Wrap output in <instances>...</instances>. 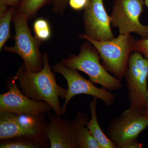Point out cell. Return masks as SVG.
Listing matches in <instances>:
<instances>
[{
  "mask_svg": "<svg viewBox=\"0 0 148 148\" xmlns=\"http://www.w3.org/2000/svg\"><path fill=\"white\" fill-rule=\"evenodd\" d=\"M43 67L38 72H33L22 66L15 75L19 87L24 95L34 101L47 103L56 113L62 115L59 98L65 99L68 89L59 86L54 72L51 69L48 54H43Z\"/></svg>",
  "mask_w": 148,
  "mask_h": 148,
  "instance_id": "6da1fadb",
  "label": "cell"
},
{
  "mask_svg": "<svg viewBox=\"0 0 148 148\" xmlns=\"http://www.w3.org/2000/svg\"><path fill=\"white\" fill-rule=\"evenodd\" d=\"M96 49L108 72L121 80L125 77L128 68L130 56L135 51L136 40L130 34L120 35L109 40H95L85 34L79 35Z\"/></svg>",
  "mask_w": 148,
  "mask_h": 148,
  "instance_id": "7a4b0ae2",
  "label": "cell"
},
{
  "mask_svg": "<svg viewBox=\"0 0 148 148\" xmlns=\"http://www.w3.org/2000/svg\"><path fill=\"white\" fill-rule=\"evenodd\" d=\"M100 54L90 43L85 42L79 54H71L61 62L68 68L84 73L90 81L98 84L110 91L119 90L122 86L121 80L113 76L100 62Z\"/></svg>",
  "mask_w": 148,
  "mask_h": 148,
  "instance_id": "3957f363",
  "label": "cell"
},
{
  "mask_svg": "<svg viewBox=\"0 0 148 148\" xmlns=\"http://www.w3.org/2000/svg\"><path fill=\"white\" fill-rule=\"evenodd\" d=\"M26 14L15 8L12 21L15 34V45L12 47L5 46V51L18 54L23 59V68L33 72H38L43 67V55L40 53L41 41L31 34L27 24Z\"/></svg>",
  "mask_w": 148,
  "mask_h": 148,
  "instance_id": "277c9868",
  "label": "cell"
},
{
  "mask_svg": "<svg viewBox=\"0 0 148 148\" xmlns=\"http://www.w3.org/2000/svg\"><path fill=\"white\" fill-rule=\"evenodd\" d=\"M148 60L138 51L130 56L125 77L128 90L130 107L145 110L148 103Z\"/></svg>",
  "mask_w": 148,
  "mask_h": 148,
  "instance_id": "5b68a950",
  "label": "cell"
},
{
  "mask_svg": "<svg viewBox=\"0 0 148 148\" xmlns=\"http://www.w3.org/2000/svg\"><path fill=\"white\" fill-rule=\"evenodd\" d=\"M148 126V116L145 111L130 108L111 122L107 129L108 137L122 148L135 140Z\"/></svg>",
  "mask_w": 148,
  "mask_h": 148,
  "instance_id": "8992f818",
  "label": "cell"
},
{
  "mask_svg": "<svg viewBox=\"0 0 148 148\" xmlns=\"http://www.w3.org/2000/svg\"><path fill=\"white\" fill-rule=\"evenodd\" d=\"M49 121L46 128L47 136L51 148H77L76 137L81 127L87 125L89 116L79 112L71 121L64 120L61 115L47 113Z\"/></svg>",
  "mask_w": 148,
  "mask_h": 148,
  "instance_id": "52a82bcc",
  "label": "cell"
},
{
  "mask_svg": "<svg viewBox=\"0 0 148 148\" xmlns=\"http://www.w3.org/2000/svg\"><path fill=\"white\" fill-rule=\"evenodd\" d=\"M45 114L17 115L0 111V140L23 136L47 137Z\"/></svg>",
  "mask_w": 148,
  "mask_h": 148,
  "instance_id": "ba28073f",
  "label": "cell"
},
{
  "mask_svg": "<svg viewBox=\"0 0 148 148\" xmlns=\"http://www.w3.org/2000/svg\"><path fill=\"white\" fill-rule=\"evenodd\" d=\"M52 69L54 73L63 75L68 84V92L62 107L63 115H65L69 102L76 95L86 94L96 97L103 101L107 107L112 106L114 102L115 95L110 90L104 88L96 87L90 80L85 79L81 75L77 70L68 68L61 62L54 64Z\"/></svg>",
  "mask_w": 148,
  "mask_h": 148,
  "instance_id": "9c48e42d",
  "label": "cell"
},
{
  "mask_svg": "<svg viewBox=\"0 0 148 148\" xmlns=\"http://www.w3.org/2000/svg\"><path fill=\"white\" fill-rule=\"evenodd\" d=\"M144 0H114L111 13V24L117 28L119 34L134 33L141 39L148 38V26L140 22Z\"/></svg>",
  "mask_w": 148,
  "mask_h": 148,
  "instance_id": "30bf717a",
  "label": "cell"
},
{
  "mask_svg": "<svg viewBox=\"0 0 148 148\" xmlns=\"http://www.w3.org/2000/svg\"><path fill=\"white\" fill-rule=\"evenodd\" d=\"M15 75L9 77L5 84L8 92L0 95V111L17 115H38L52 110L44 101H34L24 95L16 84Z\"/></svg>",
  "mask_w": 148,
  "mask_h": 148,
  "instance_id": "8fae6325",
  "label": "cell"
},
{
  "mask_svg": "<svg viewBox=\"0 0 148 148\" xmlns=\"http://www.w3.org/2000/svg\"><path fill=\"white\" fill-rule=\"evenodd\" d=\"M83 18L86 36L99 41L115 38L111 28V16L106 11L103 0H88Z\"/></svg>",
  "mask_w": 148,
  "mask_h": 148,
  "instance_id": "7c38bea8",
  "label": "cell"
},
{
  "mask_svg": "<svg viewBox=\"0 0 148 148\" xmlns=\"http://www.w3.org/2000/svg\"><path fill=\"white\" fill-rule=\"evenodd\" d=\"M46 137L23 136L1 140V148H46L50 147Z\"/></svg>",
  "mask_w": 148,
  "mask_h": 148,
  "instance_id": "4fadbf2b",
  "label": "cell"
},
{
  "mask_svg": "<svg viewBox=\"0 0 148 148\" xmlns=\"http://www.w3.org/2000/svg\"><path fill=\"white\" fill-rule=\"evenodd\" d=\"M98 98L93 97L90 102L91 118L88 123L86 127L90 134L98 142L101 148H117L114 143L107 137L103 132L98 123L96 115V106Z\"/></svg>",
  "mask_w": 148,
  "mask_h": 148,
  "instance_id": "5bb4252c",
  "label": "cell"
},
{
  "mask_svg": "<svg viewBox=\"0 0 148 148\" xmlns=\"http://www.w3.org/2000/svg\"><path fill=\"white\" fill-rule=\"evenodd\" d=\"M15 8L9 7L0 12V50H1L5 44L10 38L11 21Z\"/></svg>",
  "mask_w": 148,
  "mask_h": 148,
  "instance_id": "9a60e30c",
  "label": "cell"
},
{
  "mask_svg": "<svg viewBox=\"0 0 148 148\" xmlns=\"http://www.w3.org/2000/svg\"><path fill=\"white\" fill-rule=\"evenodd\" d=\"M51 0H22L16 8L18 10L27 15L28 19L34 17L37 12Z\"/></svg>",
  "mask_w": 148,
  "mask_h": 148,
  "instance_id": "2e32d148",
  "label": "cell"
},
{
  "mask_svg": "<svg viewBox=\"0 0 148 148\" xmlns=\"http://www.w3.org/2000/svg\"><path fill=\"white\" fill-rule=\"evenodd\" d=\"M77 148H101L86 126L79 130L76 137Z\"/></svg>",
  "mask_w": 148,
  "mask_h": 148,
  "instance_id": "e0dca14e",
  "label": "cell"
},
{
  "mask_svg": "<svg viewBox=\"0 0 148 148\" xmlns=\"http://www.w3.org/2000/svg\"><path fill=\"white\" fill-rule=\"evenodd\" d=\"M36 37L41 41L49 39L51 32L48 22L43 18H38L35 21L33 26Z\"/></svg>",
  "mask_w": 148,
  "mask_h": 148,
  "instance_id": "ac0fdd59",
  "label": "cell"
},
{
  "mask_svg": "<svg viewBox=\"0 0 148 148\" xmlns=\"http://www.w3.org/2000/svg\"><path fill=\"white\" fill-rule=\"evenodd\" d=\"M135 51L142 53L148 60V38L136 40Z\"/></svg>",
  "mask_w": 148,
  "mask_h": 148,
  "instance_id": "d6986e66",
  "label": "cell"
},
{
  "mask_svg": "<svg viewBox=\"0 0 148 148\" xmlns=\"http://www.w3.org/2000/svg\"><path fill=\"white\" fill-rule=\"evenodd\" d=\"M53 5V11L57 13H62L66 9L69 0H51Z\"/></svg>",
  "mask_w": 148,
  "mask_h": 148,
  "instance_id": "ffe728a7",
  "label": "cell"
},
{
  "mask_svg": "<svg viewBox=\"0 0 148 148\" xmlns=\"http://www.w3.org/2000/svg\"><path fill=\"white\" fill-rule=\"evenodd\" d=\"M22 0H0V12L9 7L16 8L20 4Z\"/></svg>",
  "mask_w": 148,
  "mask_h": 148,
  "instance_id": "44dd1931",
  "label": "cell"
},
{
  "mask_svg": "<svg viewBox=\"0 0 148 148\" xmlns=\"http://www.w3.org/2000/svg\"><path fill=\"white\" fill-rule=\"evenodd\" d=\"M88 0H69L70 6L75 10L84 9L87 5Z\"/></svg>",
  "mask_w": 148,
  "mask_h": 148,
  "instance_id": "7402d4cb",
  "label": "cell"
},
{
  "mask_svg": "<svg viewBox=\"0 0 148 148\" xmlns=\"http://www.w3.org/2000/svg\"><path fill=\"white\" fill-rule=\"evenodd\" d=\"M142 147L143 144L139 143L137 139L127 143L123 146L122 148H141Z\"/></svg>",
  "mask_w": 148,
  "mask_h": 148,
  "instance_id": "603a6c76",
  "label": "cell"
},
{
  "mask_svg": "<svg viewBox=\"0 0 148 148\" xmlns=\"http://www.w3.org/2000/svg\"><path fill=\"white\" fill-rule=\"evenodd\" d=\"M144 111H145V113L146 114H147L148 116V103L147 104V106H146V108L145 109Z\"/></svg>",
  "mask_w": 148,
  "mask_h": 148,
  "instance_id": "cb8c5ba5",
  "label": "cell"
},
{
  "mask_svg": "<svg viewBox=\"0 0 148 148\" xmlns=\"http://www.w3.org/2000/svg\"><path fill=\"white\" fill-rule=\"evenodd\" d=\"M145 1V4L148 8V0H144Z\"/></svg>",
  "mask_w": 148,
  "mask_h": 148,
  "instance_id": "d4e9b609",
  "label": "cell"
},
{
  "mask_svg": "<svg viewBox=\"0 0 148 148\" xmlns=\"http://www.w3.org/2000/svg\"></svg>",
  "mask_w": 148,
  "mask_h": 148,
  "instance_id": "484cf974",
  "label": "cell"
}]
</instances>
